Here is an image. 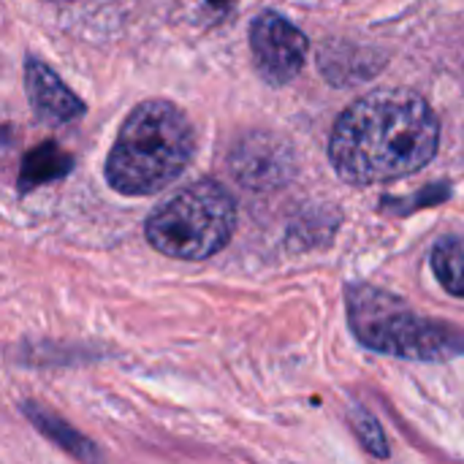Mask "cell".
I'll return each mask as SVG.
<instances>
[{"label":"cell","mask_w":464,"mask_h":464,"mask_svg":"<svg viewBox=\"0 0 464 464\" xmlns=\"http://www.w3.org/2000/svg\"><path fill=\"white\" fill-rule=\"evenodd\" d=\"M440 147V120L413 90H378L353 101L329 141L334 171L351 185H375L421 171Z\"/></svg>","instance_id":"6da1fadb"},{"label":"cell","mask_w":464,"mask_h":464,"mask_svg":"<svg viewBox=\"0 0 464 464\" xmlns=\"http://www.w3.org/2000/svg\"><path fill=\"white\" fill-rule=\"evenodd\" d=\"M193 150L196 133L185 111L169 101H144L120 128L106 179L122 196H152L185 171Z\"/></svg>","instance_id":"7a4b0ae2"},{"label":"cell","mask_w":464,"mask_h":464,"mask_svg":"<svg viewBox=\"0 0 464 464\" xmlns=\"http://www.w3.org/2000/svg\"><path fill=\"white\" fill-rule=\"evenodd\" d=\"M348 324L362 345L386 356L440 362L464 353L459 329L419 318L402 299L372 285L348 288Z\"/></svg>","instance_id":"3957f363"},{"label":"cell","mask_w":464,"mask_h":464,"mask_svg":"<svg viewBox=\"0 0 464 464\" xmlns=\"http://www.w3.org/2000/svg\"><path fill=\"white\" fill-rule=\"evenodd\" d=\"M234 226L237 204L231 193L212 179H201L169 196L150 215L144 234L169 258L204 261L228 245Z\"/></svg>","instance_id":"277c9868"},{"label":"cell","mask_w":464,"mask_h":464,"mask_svg":"<svg viewBox=\"0 0 464 464\" xmlns=\"http://www.w3.org/2000/svg\"><path fill=\"white\" fill-rule=\"evenodd\" d=\"M250 49L261 76L272 84H285L304 65L307 38L283 14L264 11L250 27Z\"/></svg>","instance_id":"5b68a950"},{"label":"cell","mask_w":464,"mask_h":464,"mask_svg":"<svg viewBox=\"0 0 464 464\" xmlns=\"http://www.w3.org/2000/svg\"><path fill=\"white\" fill-rule=\"evenodd\" d=\"M24 84L35 114L49 125H65L84 114V103L41 60H27Z\"/></svg>","instance_id":"8992f818"},{"label":"cell","mask_w":464,"mask_h":464,"mask_svg":"<svg viewBox=\"0 0 464 464\" xmlns=\"http://www.w3.org/2000/svg\"><path fill=\"white\" fill-rule=\"evenodd\" d=\"M234 171L253 188H272L280 185L291 174V155L285 144L275 141L272 136L247 139L234 152Z\"/></svg>","instance_id":"52a82bcc"},{"label":"cell","mask_w":464,"mask_h":464,"mask_svg":"<svg viewBox=\"0 0 464 464\" xmlns=\"http://www.w3.org/2000/svg\"><path fill=\"white\" fill-rule=\"evenodd\" d=\"M71 171V155H65L57 144H41L27 152L19 171V190H33L35 185L60 179Z\"/></svg>","instance_id":"ba28073f"},{"label":"cell","mask_w":464,"mask_h":464,"mask_svg":"<svg viewBox=\"0 0 464 464\" xmlns=\"http://www.w3.org/2000/svg\"><path fill=\"white\" fill-rule=\"evenodd\" d=\"M432 269L440 285L464 299V239L462 237H449L440 239L438 247L432 250Z\"/></svg>","instance_id":"9c48e42d"},{"label":"cell","mask_w":464,"mask_h":464,"mask_svg":"<svg viewBox=\"0 0 464 464\" xmlns=\"http://www.w3.org/2000/svg\"><path fill=\"white\" fill-rule=\"evenodd\" d=\"M353 424H356V432H359V438H362V443L367 446L370 454H375V457H386V454H389L386 446H383V432H381L378 421H375L370 413L359 411Z\"/></svg>","instance_id":"30bf717a"},{"label":"cell","mask_w":464,"mask_h":464,"mask_svg":"<svg viewBox=\"0 0 464 464\" xmlns=\"http://www.w3.org/2000/svg\"><path fill=\"white\" fill-rule=\"evenodd\" d=\"M54 3H65V0H54Z\"/></svg>","instance_id":"8fae6325"}]
</instances>
